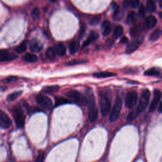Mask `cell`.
Instances as JSON below:
<instances>
[{
  "instance_id": "obj_37",
  "label": "cell",
  "mask_w": 162,
  "mask_h": 162,
  "mask_svg": "<svg viewBox=\"0 0 162 162\" xmlns=\"http://www.w3.org/2000/svg\"><path fill=\"white\" fill-rule=\"evenodd\" d=\"M146 9L145 8V7H144V6L142 5L139 9V13H138V15L139 16L141 17V18H143L145 17V15H146Z\"/></svg>"
},
{
  "instance_id": "obj_35",
  "label": "cell",
  "mask_w": 162,
  "mask_h": 162,
  "mask_svg": "<svg viewBox=\"0 0 162 162\" xmlns=\"http://www.w3.org/2000/svg\"><path fill=\"white\" fill-rule=\"evenodd\" d=\"M18 80V77L16 76H10L7 78H6L4 80H3V83H13L15 81H17Z\"/></svg>"
},
{
  "instance_id": "obj_24",
  "label": "cell",
  "mask_w": 162,
  "mask_h": 162,
  "mask_svg": "<svg viewBox=\"0 0 162 162\" xmlns=\"http://www.w3.org/2000/svg\"><path fill=\"white\" fill-rule=\"evenodd\" d=\"M80 46V43L78 41H74L69 44V51L71 54L75 53Z\"/></svg>"
},
{
  "instance_id": "obj_16",
  "label": "cell",
  "mask_w": 162,
  "mask_h": 162,
  "mask_svg": "<svg viewBox=\"0 0 162 162\" xmlns=\"http://www.w3.org/2000/svg\"><path fill=\"white\" fill-rule=\"evenodd\" d=\"M143 27L141 24H138L134 26L131 28L130 31V34L131 37L133 38H138L141 33L142 32V30L143 29Z\"/></svg>"
},
{
  "instance_id": "obj_3",
  "label": "cell",
  "mask_w": 162,
  "mask_h": 162,
  "mask_svg": "<svg viewBox=\"0 0 162 162\" xmlns=\"http://www.w3.org/2000/svg\"><path fill=\"white\" fill-rule=\"evenodd\" d=\"M12 113L17 127L18 128L23 127L25 123V116L22 108L19 106H14L12 109Z\"/></svg>"
},
{
  "instance_id": "obj_8",
  "label": "cell",
  "mask_w": 162,
  "mask_h": 162,
  "mask_svg": "<svg viewBox=\"0 0 162 162\" xmlns=\"http://www.w3.org/2000/svg\"><path fill=\"white\" fill-rule=\"evenodd\" d=\"M35 101L37 103L42 107V109L48 110L52 107L53 102L51 99L46 95L39 94L35 98Z\"/></svg>"
},
{
  "instance_id": "obj_21",
  "label": "cell",
  "mask_w": 162,
  "mask_h": 162,
  "mask_svg": "<svg viewBox=\"0 0 162 162\" xmlns=\"http://www.w3.org/2000/svg\"><path fill=\"white\" fill-rule=\"evenodd\" d=\"M161 70L159 68L153 67L145 71V75L147 76H157L160 74Z\"/></svg>"
},
{
  "instance_id": "obj_34",
  "label": "cell",
  "mask_w": 162,
  "mask_h": 162,
  "mask_svg": "<svg viewBox=\"0 0 162 162\" xmlns=\"http://www.w3.org/2000/svg\"><path fill=\"white\" fill-rule=\"evenodd\" d=\"M87 61L84 60H72L68 62L67 64V65L68 66H73V65H80V64H84V63H86Z\"/></svg>"
},
{
  "instance_id": "obj_12",
  "label": "cell",
  "mask_w": 162,
  "mask_h": 162,
  "mask_svg": "<svg viewBox=\"0 0 162 162\" xmlns=\"http://www.w3.org/2000/svg\"><path fill=\"white\" fill-rule=\"evenodd\" d=\"M157 24L156 18L153 15H149L146 18L145 20L143 23V28L144 29L149 30L154 28Z\"/></svg>"
},
{
  "instance_id": "obj_2",
  "label": "cell",
  "mask_w": 162,
  "mask_h": 162,
  "mask_svg": "<svg viewBox=\"0 0 162 162\" xmlns=\"http://www.w3.org/2000/svg\"><path fill=\"white\" fill-rule=\"evenodd\" d=\"M67 96L69 100L79 106H84L87 104L86 97L76 90H71L67 93Z\"/></svg>"
},
{
  "instance_id": "obj_32",
  "label": "cell",
  "mask_w": 162,
  "mask_h": 162,
  "mask_svg": "<svg viewBox=\"0 0 162 162\" xmlns=\"http://www.w3.org/2000/svg\"><path fill=\"white\" fill-rule=\"evenodd\" d=\"M139 114V113L137 110V109L135 110H132V112H131L129 113V114L127 116V121H132V120H134L138 116Z\"/></svg>"
},
{
  "instance_id": "obj_31",
  "label": "cell",
  "mask_w": 162,
  "mask_h": 162,
  "mask_svg": "<svg viewBox=\"0 0 162 162\" xmlns=\"http://www.w3.org/2000/svg\"><path fill=\"white\" fill-rule=\"evenodd\" d=\"M17 56L16 55H11V54H10L9 53H8L7 54H6V55L2 58L0 59V61L2 62H5V61H12L15 59L17 58Z\"/></svg>"
},
{
  "instance_id": "obj_7",
  "label": "cell",
  "mask_w": 162,
  "mask_h": 162,
  "mask_svg": "<svg viewBox=\"0 0 162 162\" xmlns=\"http://www.w3.org/2000/svg\"><path fill=\"white\" fill-rule=\"evenodd\" d=\"M138 101V93L135 91H129L125 99V106L129 109H132Z\"/></svg>"
},
{
  "instance_id": "obj_22",
  "label": "cell",
  "mask_w": 162,
  "mask_h": 162,
  "mask_svg": "<svg viewBox=\"0 0 162 162\" xmlns=\"http://www.w3.org/2000/svg\"><path fill=\"white\" fill-rule=\"evenodd\" d=\"M93 75L96 78H107L115 76L116 74L115 73L109 72H100L94 73Z\"/></svg>"
},
{
  "instance_id": "obj_18",
  "label": "cell",
  "mask_w": 162,
  "mask_h": 162,
  "mask_svg": "<svg viewBox=\"0 0 162 162\" xmlns=\"http://www.w3.org/2000/svg\"><path fill=\"white\" fill-rule=\"evenodd\" d=\"M138 16L135 12H131L129 13L127 19H126V23L129 25H132L138 21Z\"/></svg>"
},
{
  "instance_id": "obj_14",
  "label": "cell",
  "mask_w": 162,
  "mask_h": 162,
  "mask_svg": "<svg viewBox=\"0 0 162 162\" xmlns=\"http://www.w3.org/2000/svg\"><path fill=\"white\" fill-rule=\"evenodd\" d=\"M42 44L38 40L35 39H33L32 40H31L29 44L30 50L34 53L40 52L42 50Z\"/></svg>"
},
{
  "instance_id": "obj_17",
  "label": "cell",
  "mask_w": 162,
  "mask_h": 162,
  "mask_svg": "<svg viewBox=\"0 0 162 162\" xmlns=\"http://www.w3.org/2000/svg\"><path fill=\"white\" fill-rule=\"evenodd\" d=\"M101 29H102V34L103 35H105V36L109 35L112 32L111 23L108 20L104 21L101 25Z\"/></svg>"
},
{
  "instance_id": "obj_11",
  "label": "cell",
  "mask_w": 162,
  "mask_h": 162,
  "mask_svg": "<svg viewBox=\"0 0 162 162\" xmlns=\"http://www.w3.org/2000/svg\"><path fill=\"white\" fill-rule=\"evenodd\" d=\"M12 125V120L10 117L2 110H0V127L8 129Z\"/></svg>"
},
{
  "instance_id": "obj_25",
  "label": "cell",
  "mask_w": 162,
  "mask_h": 162,
  "mask_svg": "<svg viewBox=\"0 0 162 162\" xmlns=\"http://www.w3.org/2000/svg\"><path fill=\"white\" fill-rule=\"evenodd\" d=\"M162 35V30L158 29L152 32L149 37V40L151 41H156Z\"/></svg>"
},
{
  "instance_id": "obj_46",
  "label": "cell",
  "mask_w": 162,
  "mask_h": 162,
  "mask_svg": "<svg viewBox=\"0 0 162 162\" xmlns=\"http://www.w3.org/2000/svg\"><path fill=\"white\" fill-rule=\"evenodd\" d=\"M50 1L51 2H57L58 0H50Z\"/></svg>"
},
{
  "instance_id": "obj_36",
  "label": "cell",
  "mask_w": 162,
  "mask_h": 162,
  "mask_svg": "<svg viewBox=\"0 0 162 162\" xmlns=\"http://www.w3.org/2000/svg\"><path fill=\"white\" fill-rule=\"evenodd\" d=\"M39 13H40V12H39V9L37 8H35L34 9L33 11L32 12V14H31L32 17L34 19H38L39 17Z\"/></svg>"
},
{
  "instance_id": "obj_6",
  "label": "cell",
  "mask_w": 162,
  "mask_h": 162,
  "mask_svg": "<svg viewBox=\"0 0 162 162\" xmlns=\"http://www.w3.org/2000/svg\"><path fill=\"white\" fill-rule=\"evenodd\" d=\"M122 106V101L120 97L118 96L116 98V100L113 107L112 111L110 116V121L113 122L116 121L119 117Z\"/></svg>"
},
{
  "instance_id": "obj_27",
  "label": "cell",
  "mask_w": 162,
  "mask_h": 162,
  "mask_svg": "<svg viewBox=\"0 0 162 162\" xmlns=\"http://www.w3.org/2000/svg\"><path fill=\"white\" fill-rule=\"evenodd\" d=\"M71 101L68 100L67 99L64 98V97L61 96H57L55 97V106H58L63 105H65L67 103H69Z\"/></svg>"
},
{
  "instance_id": "obj_42",
  "label": "cell",
  "mask_w": 162,
  "mask_h": 162,
  "mask_svg": "<svg viewBox=\"0 0 162 162\" xmlns=\"http://www.w3.org/2000/svg\"><path fill=\"white\" fill-rule=\"evenodd\" d=\"M8 52L6 50H0V59H2L6 54H7Z\"/></svg>"
},
{
  "instance_id": "obj_5",
  "label": "cell",
  "mask_w": 162,
  "mask_h": 162,
  "mask_svg": "<svg viewBox=\"0 0 162 162\" xmlns=\"http://www.w3.org/2000/svg\"><path fill=\"white\" fill-rule=\"evenodd\" d=\"M150 96L151 94L148 89H145L142 91L139 100V103L137 108V110L139 112V113H141L146 110V107L149 104Z\"/></svg>"
},
{
  "instance_id": "obj_29",
  "label": "cell",
  "mask_w": 162,
  "mask_h": 162,
  "mask_svg": "<svg viewBox=\"0 0 162 162\" xmlns=\"http://www.w3.org/2000/svg\"><path fill=\"white\" fill-rule=\"evenodd\" d=\"M123 32V27L120 25H117L115 28V31H114V33H113V36L116 38L117 39L119 38H120L121 35H122Z\"/></svg>"
},
{
  "instance_id": "obj_19",
  "label": "cell",
  "mask_w": 162,
  "mask_h": 162,
  "mask_svg": "<svg viewBox=\"0 0 162 162\" xmlns=\"http://www.w3.org/2000/svg\"><path fill=\"white\" fill-rule=\"evenodd\" d=\"M55 51L57 55H58L60 57L64 56L66 54L67 49L65 45L62 43H58L55 46Z\"/></svg>"
},
{
  "instance_id": "obj_38",
  "label": "cell",
  "mask_w": 162,
  "mask_h": 162,
  "mask_svg": "<svg viewBox=\"0 0 162 162\" xmlns=\"http://www.w3.org/2000/svg\"><path fill=\"white\" fill-rule=\"evenodd\" d=\"M129 5L132 8H137L140 5L139 0H132L129 2Z\"/></svg>"
},
{
  "instance_id": "obj_44",
  "label": "cell",
  "mask_w": 162,
  "mask_h": 162,
  "mask_svg": "<svg viewBox=\"0 0 162 162\" xmlns=\"http://www.w3.org/2000/svg\"><path fill=\"white\" fill-rule=\"evenodd\" d=\"M158 110H159V112L162 113V101H161V104H160V105L159 106V109Z\"/></svg>"
},
{
  "instance_id": "obj_26",
  "label": "cell",
  "mask_w": 162,
  "mask_h": 162,
  "mask_svg": "<svg viewBox=\"0 0 162 162\" xmlns=\"http://www.w3.org/2000/svg\"><path fill=\"white\" fill-rule=\"evenodd\" d=\"M24 60L26 62L34 63L38 61V57L36 55L32 53H28L24 57Z\"/></svg>"
},
{
  "instance_id": "obj_45",
  "label": "cell",
  "mask_w": 162,
  "mask_h": 162,
  "mask_svg": "<svg viewBox=\"0 0 162 162\" xmlns=\"http://www.w3.org/2000/svg\"><path fill=\"white\" fill-rule=\"evenodd\" d=\"M159 17L161 18V19H162V12L159 13Z\"/></svg>"
},
{
  "instance_id": "obj_40",
  "label": "cell",
  "mask_w": 162,
  "mask_h": 162,
  "mask_svg": "<svg viewBox=\"0 0 162 162\" xmlns=\"http://www.w3.org/2000/svg\"><path fill=\"white\" fill-rule=\"evenodd\" d=\"M45 157H46V154L44 153H41V154L39 155V156L37 157L35 162H43L44 161Z\"/></svg>"
},
{
  "instance_id": "obj_4",
  "label": "cell",
  "mask_w": 162,
  "mask_h": 162,
  "mask_svg": "<svg viewBox=\"0 0 162 162\" xmlns=\"http://www.w3.org/2000/svg\"><path fill=\"white\" fill-rule=\"evenodd\" d=\"M100 105L101 115L103 116H107L111 110V102L109 97L104 93L100 94Z\"/></svg>"
},
{
  "instance_id": "obj_15",
  "label": "cell",
  "mask_w": 162,
  "mask_h": 162,
  "mask_svg": "<svg viewBox=\"0 0 162 162\" xmlns=\"http://www.w3.org/2000/svg\"><path fill=\"white\" fill-rule=\"evenodd\" d=\"M98 38H99L98 34L96 32H95V31H92L91 33H90V34L89 35V37L87 38V39L83 43V48L88 46L89 44H91L94 41H95L96 39H98Z\"/></svg>"
},
{
  "instance_id": "obj_41",
  "label": "cell",
  "mask_w": 162,
  "mask_h": 162,
  "mask_svg": "<svg viewBox=\"0 0 162 162\" xmlns=\"http://www.w3.org/2000/svg\"><path fill=\"white\" fill-rule=\"evenodd\" d=\"M86 29V27L85 24H83V25H81V29H80V36H83V35L85 34Z\"/></svg>"
},
{
  "instance_id": "obj_9",
  "label": "cell",
  "mask_w": 162,
  "mask_h": 162,
  "mask_svg": "<svg viewBox=\"0 0 162 162\" xmlns=\"http://www.w3.org/2000/svg\"><path fill=\"white\" fill-rule=\"evenodd\" d=\"M143 41V38L141 37H138L136 39L131 41L127 46L125 50L126 54H131L134 53L135 51L137 50L139 47L141 46Z\"/></svg>"
},
{
  "instance_id": "obj_28",
  "label": "cell",
  "mask_w": 162,
  "mask_h": 162,
  "mask_svg": "<svg viewBox=\"0 0 162 162\" xmlns=\"http://www.w3.org/2000/svg\"><path fill=\"white\" fill-rule=\"evenodd\" d=\"M22 94V91H15L14 93H10L7 96V101H13L16 100L17 99L20 97Z\"/></svg>"
},
{
  "instance_id": "obj_39",
  "label": "cell",
  "mask_w": 162,
  "mask_h": 162,
  "mask_svg": "<svg viewBox=\"0 0 162 162\" xmlns=\"http://www.w3.org/2000/svg\"><path fill=\"white\" fill-rule=\"evenodd\" d=\"M100 20H101L100 17H95L93 18V19H91V22H90V24L93 26L99 24V22H100Z\"/></svg>"
},
{
  "instance_id": "obj_23",
  "label": "cell",
  "mask_w": 162,
  "mask_h": 162,
  "mask_svg": "<svg viewBox=\"0 0 162 162\" xmlns=\"http://www.w3.org/2000/svg\"><path fill=\"white\" fill-rule=\"evenodd\" d=\"M156 9V6L154 0H148L146 2V10L148 13H153L155 12Z\"/></svg>"
},
{
  "instance_id": "obj_30",
  "label": "cell",
  "mask_w": 162,
  "mask_h": 162,
  "mask_svg": "<svg viewBox=\"0 0 162 162\" xmlns=\"http://www.w3.org/2000/svg\"><path fill=\"white\" fill-rule=\"evenodd\" d=\"M56 51L53 48H49L46 51V56L50 60H53L56 57Z\"/></svg>"
},
{
  "instance_id": "obj_10",
  "label": "cell",
  "mask_w": 162,
  "mask_h": 162,
  "mask_svg": "<svg viewBox=\"0 0 162 162\" xmlns=\"http://www.w3.org/2000/svg\"><path fill=\"white\" fill-rule=\"evenodd\" d=\"M161 97V92L159 89H155L153 92V98L149 106V112H154L160 101Z\"/></svg>"
},
{
  "instance_id": "obj_13",
  "label": "cell",
  "mask_w": 162,
  "mask_h": 162,
  "mask_svg": "<svg viewBox=\"0 0 162 162\" xmlns=\"http://www.w3.org/2000/svg\"><path fill=\"white\" fill-rule=\"evenodd\" d=\"M112 7H113V10H114L113 15V19L116 20V21H119L120 20H121L122 19L123 13L122 10H120L119 5L116 4V3H112Z\"/></svg>"
},
{
  "instance_id": "obj_20",
  "label": "cell",
  "mask_w": 162,
  "mask_h": 162,
  "mask_svg": "<svg viewBox=\"0 0 162 162\" xmlns=\"http://www.w3.org/2000/svg\"><path fill=\"white\" fill-rule=\"evenodd\" d=\"M60 89V86L58 85L46 86L42 89V92L46 94H52L57 92Z\"/></svg>"
},
{
  "instance_id": "obj_43",
  "label": "cell",
  "mask_w": 162,
  "mask_h": 162,
  "mask_svg": "<svg viewBox=\"0 0 162 162\" xmlns=\"http://www.w3.org/2000/svg\"><path fill=\"white\" fill-rule=\"evenodd\" d=\"M123 44H126L127 42H128V38H126V37H123L121 39V41H120Z\"/></svg>"
},
{
  "instance_id": "obj_47",
  "label": "cell",
  "mask_w": 162,
  "mask_h": 162,
  "mask_svg": "<svg viewBox=\"0 0 162 162\" xmlns=\"http://www.w3.org/2000/svg\"><path fill=\"white\" fill-rule=\"evenodd\" d=\"M160 2L161 3H162V0H160Z\"/></svg>"
},
{
  "instance_id": "obj_1",
  "label": "cell",
  "mask_w": 162,
  "mask_h": 162,
  "mask_svg": "<svg viewBox=\"0 0 162 162\" xmlns=\"http://www.w3.org/2000/svg\"><path fill=\"white\" fill-rule=\"evenodd\" d=\"M86 98L88 104V116L90 122H94L98 119V109L96 105L95 97L91 89H87L86 91Z\"/></svg>"
},
{
  "instance_id": "obj_33",
  "label": "cell",
  "mask_w": 162,
  "mask_h": 162,
  "mask_svg": "<svg viewBox=\"0 0 162 162\" xmlns=\"http://www.w3.org/2000/svg\"><path fill=\"white\" fill-rule=\"evenodd\" d=\"M26 49H27V43L26 42H23L19 45V46H18L16 48L15 51L18 53H22L24 51H25Z\"/></svg>"
}]
</instances>
